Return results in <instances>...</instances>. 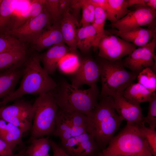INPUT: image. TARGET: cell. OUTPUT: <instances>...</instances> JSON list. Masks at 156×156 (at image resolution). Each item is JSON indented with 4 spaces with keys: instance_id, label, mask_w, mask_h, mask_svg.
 I'll return each instance as SVG.
<instances>
[{
    "instance_id": "7c38bea8",
    "label": "cell",
    "mask_w": 156,
    "mask_h": 156,
    "mask_svg": "<svg viewBox=\"0 0 156 156\" xmlns=\"http://www.w3.org/2000/svg\"><path fill=\"white\" fill-rule=\"evenodd\" d=\"M100 76V69L96 61L91 58L83 60L72 78L71 83L79 88L83 85L90 86L96 84Z\"/></svg>"
},
{
    "instance_id": "5bb4252c",
    "label": "cell",
    "mask_w": 156,
    "mask_h": 156,
    "mask_svg": "<svg viewBox=\"0 0 156 156\" xmlns=\"http://www.w3.org/2000/svg\"><path fill=\"white\" fill-rule=\"evenodd\" d=\"M156 30L155 26H153L147 28L140 27L123 31L112 29L109 31L126 41L140 47L147 44L156 35Z\"/></svg>"
},
{
    "instance_id": "9a60e30c",
    "label": "cell",
    "mask_w": 156,
    "mask_h": 156,
    "mask_svg": "<svg viewBox=\"0 0 156 156\" xmlns=\"http://www.w3.org/2000/svg\"><path fill=\"white\" fill-rule=\"evenodd\" d=\"M59 23L64 43L70 51L75 50L77 48V33L79 28L77 19L67 11L62 15Z\"/></svg>"
},
{
    "instance_id": "8d00e7d4",
    "label": "cell",
    "mask_w": 156,
    "mask_h": 156,
    "mask_svg": "<svg viewBox=\"0 0 156 156\" xmlns=\"http://www.w3.org/2000/svg\"><path fill=\"white\" fill-rule=\"evenodd\" d=\"M51 147L53 156H69L63 150L61 147L51 139H49Z\"/></svg>"
},
{
    "instance_id": "836d02e7",
    "label": "cell",
    "mask_w": 156,
    "mask_h": 156,
    "mask_svg": "<svg viewBox=\"0 0 156 156\" xmlns=\"http://www.w3.org/2000/svg\"><path fill=\"white\" fill-rule=\"evenodd\" d=\"M44 0H34L30 1L27 12L21 18V22H23L21 24L40 14L44 9Z\"/></svg>"
},
{
    "instance_id": "f6af8a7d",
    "label": "cell",
    "mask_w": 156,
    "mask_h": 156,
    "mask_svg": "<svg viewBox=\"0 0 156 156\" xmlns=\"http://www.w3.org/2000/svg\"><path fill=\"white\" fill-rule=\"evenodd\" d=\"M2 0H0V3H1V1H2Z\"/></svg>"
},
{
    "instance_id": "e0dca14e",
    "label": "cell",
    "mask_w": 156,
    "mask_h": 156,
    "mask_svg": "<svg viewBox=\"0 0 156 156\" xmlns=\"http://www.w3.org/2000/svg\"><path fill=\"white\" fill-rule=\"evenodd\" d=\"M63 43L64 42L59 22H57L45 29L33 44L35 49L40 51L50 47Z\"/></svg>"
},
{
    "instance_id": "ab89813d",
    "label": "cell",
    "mask_w": 156,
    "mask_h": 156,
    "mask_svg": "<svg viewBox=\"0 0 156 156\" xmlns=\"http://www.w3.org/2000/svg\"><path fill=\"white\" fill-rule=\"evenodd\" d=\"M90 1L95 7H100L105 12L107 5V0H90Z\"/></svg>"
},
{
    "instance_id": "d4e9b609",
    "label": "cell",
    "mask_w": 156,
    "mask_h": 156,
    "mask_svg": "<svg viewBox=\"0 0 156 156\" xmlns=\"http://www.w3.org/2000/svg\"><path fill=\"white\" fill-rule=\"evenodd\" d=\"M74 126L63 112L59 109L56 115L55 126L53 133L59 137L61 142L72 138V129Z\"/></svg>"
},
{
    "instance_id": "83f0119b",
    "label": "cell",
    "mask_w": 156,
    "mask_h": 156,
    "mask_svg": "<svg viewBox=\"0 0 156 156\" xmlns=\"http://www.w3.org/2000/svg\"><path fill=\"white\" fill-rule=\"evenodd\" d=\"M94 18L92 24L96 32V37L94 48H97L99 42L103 36L105 30L104 29L105 21L107 19L106 13L101 8L95 7Z\"/></svg>"
},
{
    "instance_id": "ee69618b",
    "label": "cell",
    "mask_w": 156,
    "mask_h": 156,
    "mask_svg": "<svg viewBox=\"0 0 156 156\" xmlns=\"http://www.w3.org/2000/svg\"><path fill=\"white\" fill-rule=\"evenodd\" d=\"M45 156H51L49 154H48Z\"/></svg>"
},
{
    "instance_id": "ffe728a7",
    "label": "cell",
    "mask_w": 156,
    "mask_h": 156,
    "mask_svg": "<svg viewBox=\"0 0 156 156\" xmlns=\"http://www.w3.org/2000/svg\"><path fill=\"white\" fill-rule=\"evenodd\" d=\"M23 133L18 128L0 118V138L12 151L17 145L22 144Z\"/></svg>"
},
{
    "instance_id": "7402d4cb",
    "label": "cell",
    "mask_w": 156,
    "mask_h": 156,
    "mask_svg": "<svg viewBox=\"0 0 156 156\" xmlns=\"http://www.w3.org/2000/svg\"><path fill=\"white\" fill-rule=\"evenodd\" d=\"M153 92L138 83L133 82L125 89L122 95L131 101L140 104L148 102Z\"/></svg>"
},
{
    "instance_id": "f1b7e54d",
    "label": "cell",
    "mask_w": 156,
    "mask_h": 156,
    "mask_svg": "<svg viewBox=\"0 0 156 156\" xmlns=\"http://www.w3.org/2000/svg\"><path fill=\"white\" fill-rule=\"evenodd\" d=\"M137 78L138 83L152 92L156 90V75L150 67H146L140 72Z\"/></svg>"
},
{
    "instance_id": "ac0fdd59",
    "label": "cell",
    "mask_w": 156,
    "mask_h": 156,
    "mask_svg": "<svg viewBox=\"0 0 156 156\" xmlns=\"http://www.w3.org/2000/svg\"><path fill=\"white\" fill-rule=\"evenodd\" d=\"M26 48L15 49L0 53V71L21 67L27 60Z\"/></svg>"
},
{
    "instance_id": "4fadbf2b",
    "label": "cell",
    "mask_w": 156,
    "mask_h": 156,
    "mask_svg": "<svg viewBox=\"0 0 156 156\" xmlns=\"http://www.w3.org/2000/svg\"><path fill=\"white\" fill-rule=\"evenodd\" d=\"M113 98L116 112L127 124L139 126L143 123L144 117L140 104L131 101L123 95Z\"/></svg>"
},
{
    "instance_id": "4316f807",
    "label": "cell",
    "mask_w": 156,
    "mask_h": 156,
    "mask_svg": "<svg viewBox=\"0 0 156 156\" xmlns=\"http://www.w3.org/2000/svg\"><path fill=\"white\" fill-rule=\"evenodd\" d=\"M25 151L26 156H45L49 154L51 146L48 138L41 137L31 141Z\"/></svg>"
},
{
    "instance_id": "d590c367",
    "label": "cell",
    "mask_w": 156,
    "mask_h": 156,
    "mask_svg": "<svg viewBox=\"0 0 156 156\" xmlns=\"http://www.w3.org/2000/svg\"><path fill=\"white\" fill-rule=\"evenodd\" d=\"M62 111L73 126L82 127L86 129L87 115L78 112H67Z\"/></svg>"
},
{
    "instance_id": "2e32d148",
    "label": "cell",
    "mask_w": 156,
    "mask_h": 156,
    "mask_svg": "<svg viewBox=\"0 0 156 156\" xmlns=\"http://www.w3.org/2000/svg\"><path fill=\"white\" fill-rule=\"evenodd\" d=\"M70 51L65 43L51 47L41 55H40L44 69L50 75H53L58 67L60 60Z\"/></svg>"
},
{
    "instance_id": "60d3db41",
    "label": "cell",
    "mask_w": 156,
    "mask_h": 156,
    "mask_svg": "<svg viewBox=\"0 0 156 156\" xmlns=\"http://www.w3.org/2000/svg\"><path fill=\"white\" fill-rule=\"evenodd\" d=\"M148 0H127L128 8L133 6L145 5Z\"/></svg>"
},
{
    "instance_id": "9c48e42d",
    "label": "cell",
    "mask_w": 156,
    "mask_h": 156,
    "mask_svg": "<svg viewBox=\"0 0 156 156\" xmlns=\"http://www.w3.org/2000/svg\"><path fill=\"white\" fill-rule=\"evenodd\" d=\"M52 24L49 16L44 8L38 15L9 31L5 35L12 36L22 42L33 44L41 34Z\"/></svg>"
},
{
    "instance_id": "3957f363",
    "label": "cell",
    "mask_w": 156,
    "mask_h": 156,
    "mask_svg": "<svg viewBox=\"0 0 156 156\" xmlns=\"http://www.w3.org/2000/svg\"><path fill=\"white\" fill-rule=\"evenodd\" d=\"M59 109L66 112H78L87 115L97 105L99 92L96 84L86 90L62 81L53 90Z\"/></svg>"
},
{
    "instance_id": "7bdbcfd3",
    "label": "cell",
    "mask_w": 156,
    "mask_h": 156,
    "mask_svg": "<svg viewBox=\"0 0 156 156\" xmlns=\"http://www.w3.org/2000/svg\"><path fill=\"white\" fill-rule=\"evenodd\" d=\"M8 156H26L24 150H22L16 154H14Z\"/></svg>"
},
{
    "instance_id": "d6a6232c",
    "label": "cell",
    "mask_w": 156,
    "mask_h": 156,
    "mask_svg": "<svg viewBox=\"0 0 156 156\" xmlns=\"http://www.w3.org/2000/svg\"><path fill=\"white\" fill-rule=\"evenodd\" d=\"M60 0H44V8L48 13L53 24L59 22L62 16Z\"/></svg>"
},
{
    "instance_id": "5b68a950",
    "label": "cell",
    "mask_w": 156,
    "mask_h": 156,
    "mask_svg": "<svg viewBox=\"0 0 156 156\" xmlns=\"http://www.w3.org/2000/svg\"><path fill=\"white\" fill-rule=\"evenodd\" d=\"M96 60L100 69V97L114 98L122 95L125 90L133 82L138 74L126 70L122 60L110 61L98 57Z\"/></svg>"
},
{
    "instance_id": "7a4b0ae2",
    "label": "cell",
    "mask_w": 156,
    "mask_h": 156,
    "mask_svg": "<svg viewBox=\"0 0 156 156\" xmlns=\"http://www.w3.org/2000/svg\"><path fill=\"white\" fill-rule=\"evenodd\" d=\"M40 62V55L37 54L26 60L19 86L1 101L0 107L25 95L39 96L55 89L57 84L41 66Z\"/></svg>"
},
{
    "instance_id": "1f68e13d",
    "label": "cell",
    "mask_w": 156,
    "mask_h": 156,
    "mask_svg": "<svg viewBox=\"0 0 156 156\" xmlns=\"http://www.w3.org/2000/svg\"><path fill=\"white\" fill-rule=\"evenodd\" d=\"M95 8L90 0H81L82 15L80 24L84 26L92 24L95 16Z\"/></svg>"
},
{
    "instance_id": "d6986e66",
    "label": "cell",
    "mask_w": 156,
    "mask_h": 156,
    "mask_svg": "<svg viewBox=\"0 0 156 156\" xmlns=\"http://www.w3.org/2000/svg\"><path fill=\"white\" fill-rule=\"evenodd\" d=\"M22 73L23 68L21 67L0 71V102L15 90Z\"/></svg>"
},
{
    "instance_id": "30bf717a",
    "label": "cell",
    "mask_w": 156,
    "mask_h": 156,
    "mask_svg": "<svg viewBox=\"0 0 156 156\" xmlns=\"http://www.w3.org/2000/svg\"><path fill=\"white\" fill-rule=\"evenodd\" d=\"M156 35L147 44L136 48L122 60L124 67L138 73L144 68L150 67L156 73Z\"/></svg>"
},
{
    "instance_id": "8992f818",
    "label": "cell",
    "mask_w": 156,
    "mask_h": 156,
    "mask_svg": "<svg viewBox=\"0 0 156 156\" xmlns=\"http://www.w3.org/2000/svg\"><path fill=\"white\" fill-rule=\"evenodd\" d=\"M33 104L34 114L31 129V141L53 134L59 109L54 98L53 90L39 95Z\"/></svg>"
},
{
    "instance_id": "6da1fadb",
    "label": "cell",
    "mask_w": 156,
    "mask_h": 156,
    "mask_svg": "<svg viewBox=\"0 0 156 156\" xmlns=\"http://www.w3.org/2000/svg\"><path fill=\"white\" fill-rule=\"evenodd\" d=\"M96 107L87 115V132L102 151L107 146L123 121L116 112L113 97H100Z\"/></svg>"
},
{
    "instance_id": "b9f144b4",
    "label": "cell",
    "mask_w": 156,
    "mask_h": 156,
    "mask_svg": "<svg viewBox=\"0 0 156 156\" xmlns=\"http://www.w3.org/2000/svg\"><path fill=\"white\" fill-rule=\"evenodd\" d=\"M145 5L153 10H156V0H148Z\"/></svg>"
},
{
    "instance_id": "4dcf8cb0",
    "label": "cell",
    "mask_w": 156,
    "mask_h": 156,
    "mask_svg": "<svg viewBox=\"0 0 156 156\" xmlns=\"http://www.w3.org/2000/svg\"><path fill=\"white\" fill-rule=\"evenodd\" d=\"M26 48L23 43L9 35H0V53L15 49Z\"/></svg>"
},
{
    "instance_id": "277c9868",
    "label": "cell",
    "mask_w": 156,
    "mask_h": 156,
    "mask_svg": "<svg viewBox=\"0 0 156 156\" xmlns=\"http://www.w3.org/2000/svg\"><path fill=\"white\" fill-rule=\"evenodd\" d=\"M138 127L127 124L97 156H153Z\"/></svg>"
},
{
    "instance_id": "e575fe53",
    "label": "cell",
    "mask_w": 156,
    "mask_h": 156,
    "mask_svg": "<svg viewBox=\"0 0 156 156\" xmlns=\"http://www.w3.org/2000/svg\"><path fill=\"white\" fill-rule=\"evenodd\" d=\"M149 105L146 116L144 117L143 123L147 124L149 127L155 129L156 127V94L154 92L148 102Z\"/></svg>"
},
{
    "instance_id": "cb8c5ba5",
    "label": "cell",
    "mask_w": 156,
    "mask_h": 156,
    "mask_svg": "<svg viewBox=\"0 0 156 156\" xmlns=\"http://www.w3.org/2000/svg\"><path fill=\"white\" fill-rule=\"evenodd\" d=\"M105 12L107 19L114 23L126 16L131 10L128 9L127 0H107Z\"/></svg>"
},
{
    "instance_id": "44dd1931",
    "label": "cell",
    "mask_w": 156,
    "mask_h": 156,
    "mask_svg": "<svg viewBox=\"0 0 156 156\" xmlns=\"http://www.w3.org/2000/svg\"><path fill=\"white\" fill-rule=\"evenodd\" d=\"M96 32L92 24L81 26L78 29L77 35V48L86 52L94 47Z\"/></svg>"
},
{
    "instance_id": "52a82bcc",
    "label": "cell",
    "mask_w": 156,
    "mask_h": 156,
    "mask_svg": "<svg viewBox=\"0 0 156 156\" xmlns=\"http://www.w3.org/2000/svg\"><path fill=\"white\" fill-rule=\"evenodd\" d=\"M14 101L12 104L0 107V118L14 125L24 133L32 127L33 104L20 99Z\"/></svg>"
},
{
    "instance_id": "f35d334b",
    "label": "cell",
    "mask_w": 156,
    "mask_h": 156,
    "mask_svg": "<svg viewBox=\"0 0 156 156\" xmlns=\"http://www.w3.org/2000/svg\"><path fill=\"white\" fill-rule=\"evenodd\" d=\"M13 153V151L10 146L0 138V156H8Z\"/></svg>"
},
{
    "instance_id": "ba28073f",
    "label": "cell",
    "mask_w": 156,
    "mask_h": 156,
    "mask_svg": "<svg viewBox=\"0 0 156 156\" xmlns=\"http://www.w3.org/2000/svg\"><path fill=\"white\" fill-rule=\"evenodd\" d=\"M136 48L133 43L105 30L98 44V56L108 61H115L122 60Z\"/></svg>"
},
{
    "instance_id": "74e56055",
    "label": "cell",
    "mask_w": 156,
    "mask_h": 156,
    "mask_svg": "<svg viewBox=\"0 0 156 156\" xmlns=\"http://www.w3.org/2000/svg\"><path fill=\"white\" fill-rule=\"evenodd\" d=\"M81 9V0H70L69 12L71 11V12L70 13L76 18V16L79 13Z\"/></svg>"
},
{
    "instance_id": "603a6c76",
    "label": "cell",
    "mask_w": 156,
    "mask_h": 156,
    "mask_svg": "<svg viewBox=\"0 0 156 156\" xmlns=\"http://www.w3.org/2000/svg\"><path fill=\"white\" fill-rule=\"evenodd\" d=\"M19 1L2 0L0 4V35L5 34L10 30L12 15Z\"/></svg>"
},
{
    "instance_id": "484cf974",
    "label": "cell",
    "mask_w": 156,
    "mask_h": 156,
    "mask_svg": "<svg viewBox=\"0 0 156 156\" xmlns=\"http://www.w3.org/2000/svg\"><path fill=\"white\" fill-rule=\"evenodd\" d=\"M78 156H97L101 151L92 136L87 132L77 136Z\"/></svg>"
},
{
    "instance_id": "f546056e",
    "label": "cell",
    "mask_w": 156,
    "mask_h": 156,
    "mask_svg": "<svg viewBox=\"0 0 156 156\" xmlns=\"http://www.w3.org/2000/svg\"><path fill=\"white\" fill-rule=\"evenodd\" d=\"M139 131L146 141L153 156H156V131L142 123L138 126Z\"/></svg>"
},
{
    "instance_id": "8fae6325",
    "label": "cell",
    "mask_w": 156,
    "mask_h": 156,
    "mask_svg": "<svg viewBox=\"0 0 156 156\" xmlns=\"http://www.w3.org/2000/svg\"><path fill=\"white\" fill-rule=\"evenodd\" d=\"M135 9L131 11L123 18L111 24V27L120 31H126L148 25H155L156 10L145 5L135 6Z\"/></svg>"
}]
</instances>
